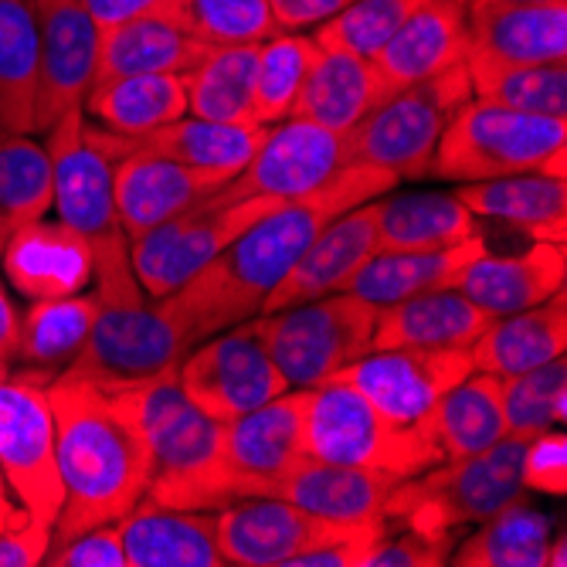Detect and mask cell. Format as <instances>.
<instances>
[{
    "mask_svg": "<svg viewBox=\"0 0 567 567\" xmlns=\"http://www.w3.org/2000/svg\"><path fill=\"white\" fill-rule=\"evenodd\" d=\"M398 184L401 177L384 167L347 164L317 190L282 200L262 221L245 228L194 279L164 296V306L177 320L187 347L259 317L266 296L299 262L309 241L337 215L394 190Z\"/></svg>",
    "mask_w": 567,
    "mask_h": 567,
    "instance_id": "obj_1",
    "label": "cell"
},
{
    "mask_svg": "<svg viewBox=\"0 0 567 567\" xmlns=\"http://www.w3.org/2000/svg\"><path fill=\"white\" fill-rule=\"evenodd\" d=\"M48 401L62 480V509L51 537L116 524L150 486V449L126 388L55 378L48 381Z\"/></svg>",
    "mask_w": 567,
    "mask_h": 567,
    "instance_id": "obj_2",
    "label": "cell"
},
{
    "mask_svg": "<svg viewBox=\"0 0 567 567\" xmlns=\"http://www.w3.org/2000/svg\"><path fill=\"white\" fill-rule=\"evenodd\" d=\"M95 320L82 353L59 378L136 388L177 371L190 350L164 299H150L130 266V238L95 245Z\"/></svg>",
    "mask_w": 567,
    "mask_h": 567,
    "instance_id": "obj_3",
    "label": "cell"
},
{
    "mask_svg": "<svg viewBox=\"0 0 567 567\" xmlns=\"http://www.w3.org/2000/svg\"><path fill=\"white\" fill-rule=\"evenodd\" d=\"M150 449L146 496L177 509H221V439L215 422L184 394L177 371L126 388Z\"/></svg>",
    "mask_w": 567,
    "mask_h": 567,
    "instance_id": "obj_4",
    "label": "cell"
},
{
    "mask_svg": "<svg viewBox=\"0 0 567 567\" xmlns=\"http://www.w3.org/2000/svg\"><path fill=\"white\" fill-rule=\"evenodd\" d=\"M567 174V116H537L470 99L449 123L429 177L476 184L509 174Z\"/></svg>",
    "mask_w": 567,
    "mask_h": 567,
    "instance_id": "obj_5",
    "label": "cell"
},
{
    "mask_svg": "<svg viewBox=\"0 0 567 567\" xmlns=\"http://www.w3.org/2000/svg\"><path fill=\"white\" fill-rule=\"evenodd\" d=\"M524 442L506 435L503 442L462 458H445L394 486L384 503V520L419 530H458L466 524H483L503 506L527 499L520 476Z\"/></svg>",
    "mask_w": 567,
    "mask_h": 567,
    "instance_id": "obj_6",
    "label": "cell"
},
{
    "mask_svg": "<svg viewBox=\"0 0 567 567\" xmlns=\"http://www.w3.org/2000/svg\"><path fill=\"white\" fill-rule=\"evenodd\" d=\"M306 455L337 466L381 470L398 480L422 476L445 462L435 439L388 425L381 411L343 378L309 388Z\"/></svg>",
    "mask_w": 567,
    "mask_h": 567,
    "instance_id": "obj_7",
    "label": "cell"
},
{
    "mask_svg": "<svg viewBox=\"0 0 567 567\" xmlns=\"http://www.w3.org/2000/svg\"><path fill=\"white\" fill-rule=\"evenodd\" d=\"M470 99L473 82L466 65L391 92L347 133L353 164L384 167L401 181L429 177L449 123Z\"/></svg>",
    "mask_w": 567,
    "mask_h": 567,
    "instance_id": "obj_8",
    "label": "cell"
},
{
    "mask_svg": "<svg viewBox=\"0 0 567 567\" xmlns=\"http://www.w3.org/2000/svg\"><path fill=\"white\" fill-rule=\"evenodd\" d=\"M251 320L289 388H317L371 350L378 306L330 292Z\"/></svg>",
    "mask_w": 567,
    "mask_h": 567,
    "instance_id": "obj_9",
    "label": "cell"
},
{
    "mask_svg": "<svg viewBox=\"0 0 567 567\" xmlns=\"http://www.w3.org/2000/svg\"><path fill=\"white\" fill-rule=\"evenodd\" d=\"M48 133L51 208L92 248L126 238L116 215V164L130 153V136L95 126L82 106L69 110Z\"/></svg>",
    "mask_w": 567,
    "mask_h": 567,
    "instance_id": "obj_10",
    "label": "cell"
},
{
    "mask_svg": "<svg viewBox=\"0 0 567 567\" xmlns=\"http://www.w3.org/2000/svg\"><path fill=\"white\" fill-rule=\"evenodd\" d=\"M282 200L241 197L231 200L221 190L197 200L194 208L161 221L130 241V266L150 299H164L194 279L221 248H228L245 228L262 221Z\"/></svg>",
    "mask_w": 567,
    "mask_h": 567,
    "instance_id": "obj_11",
    "label": "cell"
},
{
    "mask_svg": "<svg viewBox=\"0 0 567 567\" xmlns=\"http://www.w3.org/2000/svg\"><path fill=\"white\" fill-rule=\"evenodd\" d=\"M473 371L476 368L470 350L394 347V350H368L337 378L350 381L364 394L381 411V419L388 425L435 439L432 419L442 394L455 388L462 378H470Z\"/></svg>",
    "mask_w": 567,
    "mask_h": 567,
    "instance_id": "obj_12",
    "label": "cell"
},
{
    "mask_svg": "<svg viewBox=\"0 0 567 567\" xmlns=\"http://www.w3.org/2000/svg\"><path fill=\"white\" fill-rule=\"evenodd\" d=\"M177 381L184 394L215 422H231L289 391V381L269 357L255 320L194 343L177 364Z\"/></svg>",
    "mask_w": 567,
    "mask_h": 567,
    "instance_id": "obj_13",
    "label": "cell"
},
{
    "mask_svg": "<svg viewBox=\"0 0 567 567\" xmlns=\"http://www.w3.org/2000/svg\"><path fill=\"white\" fill-rule=\"evenodd\" d=\"M309 388H289L279 398L225 422L221 489L225 506L245 496H276L282 480L306 458Z\"/></svg>",
    "mask_w": 567,
    "mask_h": 567,
    "instance_id": "obj_14",
    "label": "cell"
},
{
    "mask_svg": "<svg viewBox=\"0 0 567 567\" xmlns=\"http://www.w3.org/2000/svg\"><path fill=\"white\" fill-rule=\"evenodd\" d=\"M0 476L31 517L55 527L62 480L55 466V419L48 381L0 378Z\"/></svg>",
    "mask_w": 567,
    "mask_h": 567,
    "instance_id": "obj_15",
    "label": "cell"
},
{
    "mask_svg": "<svg viewBox=\"0 0 567 567\" xmlns=\"http://www.w3.org/2000/svg\"><path fill=\"white\" fill-rule=\"evenodd\" d=\"M350 157L347 133L327 130L320 123H309L299 116H286L266 130L262 146L255 157L221 187L225 197H302L340 174Z\"/></svg>",
    "mask_w": 567,
    "mask_h": 567,
    "instance_id": "obj_16",
    "label": "cell"
},
{
    "mask_svg": "<svg viewBox=\"0 0 567 567\" xmlns=\"http://www.w3.org/2000/svg\"><path fill=\"white\" fill-rule=\"evenodd\" d=\"M31 8L38 18L34 133H44L85 102L95 82L99 31L82 0H31Z\"/></svg>",
    "mask_w": 567,
    "mask_h": 567,
    "instance_id": "obj_17",
    "label": "cell"
},
{
    "mask_svg": "<svg viewBox=\"0 0 567 567\" xmlns=\"http://www.w3.org/2000/svg\"><path fill=\"white\" fill-rule=\"evenodd\" d=\"M360 524V520H357ZM353 524L313 517L282 496H245L215 509V534L225 564L231 567H292Z\"/></svg>",
    "mask_w": 567,
    "mask_h": 567,
    "instance_id": "obj_18",
    "label": "cell"
},
{
    "mask_svg": "<svg viewBox=\"0 0 567 567\" xmlns=\"http://www.w3.org/2000/svg\"><path fill=\"white\" fill-rule=\"evenodd\" d=\"M231 177L218 171H197L157 153L130 150L116 164V215L126 238H140L143 231L157 228L161 221L194 208L197 200L218 194Z\"/></svg>",
    "mask_w": 567,
    "mask_h": 567,
    "instance_id": "obj_19",
    "label": "cell"
},
{
    "mask_svg": "<svg viewBox=\"0 0 567 567\" xmlns=\"http://www.w3.org/2000/svg\"><path fill=\"white\" fill-rule=\"evenodd\" d=\"M0 269L21 296L59 299L92 289L95 251L69 225L41 218L8 235Z\"/></svg>",
    "mask_w": 567,
    "mask_h": 567,
    "instance_id": "obj_20",
    "label": "cell"
},
{
    "mask_svg": "<svg viewBox=\"0 0 567 567\" xmlns=\"http://www.w3.org/2000/svg\"><path fill=\"white\" fill-rule=\"evenodd\" d=\"M378 251V228H374V200L357 204V208L337 215L313 241L306 245L299 262L286 272V279L266 296L262 313H276L286 306H299L340 292L347 279L364 266Z\"/></svg>",
    "mask_w": 567,
    "mask_h": 567,
    "instance_id": "obj_21",
    "label": "cell"
},
{
    "mask_svg": "<svg viewBox=\"0 0 567 567\" xmlns=\"http://www.w3.org/2000/svg\"><path fill=\"white\" fill-rule=\"evenodd\" d=\"M374 65L381 69L391 92L435 79L470 59V21L466 8L455 0H425L378 51Z\"/></svg>",
    "mask_w": 567,
    "mask_h": 567,
    "instance_id": "obj_22",
    "label": "cell"
},
{
    "mask_svg": "<svg viewBox=\"0 0 567 567\" xmlns=\"http://www.w3.org/2000/svg\"><path fill=\"white\" fill-rule=\"evenodd\" d=\"M564 245L534 241L517 255H489L486 248L462 269L455 289L466 292L486 317H509L564 292Z\"/></svg>",
    "mask_w": 567,
    "mask_h": 567,
    "instance_id": "obj_23",
    "label": "cell"
},
{
    "mask_svg": "<svg viewBox=\"0 0 567 567\" xmlns=\"http://www.w3.org/2000/svg\"><path fill=\"white\" fill-rule=\"evenodd\" d=\"M116 524L126 567H225L215 509H177L143 496Z\"/></svg>",
    "mask_w": 567,
    "mask_h": 567,
    "instance_id": "obj_24",
    "label": "cell"
},
{
    "mask_svg": "<svg viewBox=\"0 0 567 567\" xmlns=\"http://www.w3.org/2000/svg\"><path fill=\"white\" fill-rule=\"evenodd\" d=\"M493 317L455 286L429 289L378 309L371 350H470Z\"/></svg>",
    "mask_w": 567,
    "mask_h": 567,
    "instance_id": "obj_25",
    "label": "cell"
},
{
    "mask_svg": "<svg viewBox=\"0 0 567 567\" xmlns=\"http://www.w3.org/2000/svg\"><path fill=\"white\" fill-rule=\"evenodd\" d=\"M388 95L391 85L384 82L374 59L340 48H320L289 116L320 123L337 133H350Z\"/></svg>",
    "mask_w": 567,
    "mask_h": 567,
    "instance_id": "obj_26",
    "label": "cell"
},
{
    "mask_svg": "<svg viewBox=\"0 0 567 567\" xmlns=\"http://www.w3.org/2000/svg\"><path fill=\"white\" fill-rule=\"evenodd\" d=\"M476 218H496L534 241H567V184L540 171L509 174L452 190Z\"/></svg>",
    "mask_w": 567,
    "mask_h": 567,
    "instance_id": "obj_27",
    "label": "cell"
},
{
    "mask_svg": "<svg viewBox=\"0 0 567 567\" xmlns=\"http://www.w3.org/2000/svg\"><path fill=\"white\" fill-rule=\"evenodd\" d=\"M470 59L499 65L567 62V4H517L466 14Z\"/></svg>",
    "mask_w": 567,
    "mask_h": 567,
    "instance_id": "obj_28",
    "label": "cell"
},
{
    "mask_svg": "<svg viewBox=\"0 0 567 567\" xmlns=\"http://www.w3.org/2000/svg\"><path fill=\"white\" fill-rule=\"evenodd\" d=\"M398 483H404V480L381 473V470L337 466V462H320V458L306 455L282 480L276 496L296 503L299 509L313 513V517L337 520V524H357V520L384 517V503Z\"/></svg>",
    "mask_w": 567,
    "mask_h": 567,
    "instance_id": "obj_29",
    "label": "cell"
},
{
    "mask_svg": "<svg viewBox=\"0 0 567 567\" xmlns=\"http://www.w3.org/2000/svg\"><path fill=\"white\" fill-rule=\"evenodd\" d=\"M208 51L212 44H204L200 38L184 31L167 14L133 18L99 34L95 82L120 79V75H150V72L187 75L208 59Z\"/></svg>",
    "mask_w": 567,
    "mask_h": 567,
    "instance_id": "obj_30",
    "label": "cell"
},
{
    "mask_svg": "<svg viewBox=\"0 0 567 567\" xmlns=\"http://www.w3.org/2000/svg\"><path fill=\"white\" fill-rule=\"evenodd\" d=\"M567 350V299L564 292L520 309V313L496 317L470 347L473 368L489 378H513L540 368Z\"/></svg>",
    "mask_w": 567,
    "mask_h": 567,
    "instance_id": "obj_31",
    "label": "cell"
},
{
    "mask_svg": "<svg viewBox=\"0 0 567 567\" xmlns=\"http://www.w3.org/2000/svg\"><path fill=\"white\" fill-rule=\"evenodd\" d=\"M378 251H435L480 235L476 215L455 194L404 190L374 197Z\"/></svg>",
    "mask_w": 567,
    "mask_h": 567,
    "instance_id": "obj_32",
    "label": "cell"
},
{
    "mask_svg": "<svg viewBox=\"0 0 567 567\" xmlns=\"http://www.w3.org/2000/svg\"><path fill=\"white\" fill-rule=\"evenodd\" d=\"M486 248V241L476 235L452 248L435 251H374L371 259L360 266L340 292H350L371 306H391L398 299L419 296L429 289H449L458 282L476 255Z\"/></svg>",
    "mask_w": 567,
    "mask_h": 567,
    "instance_id": "obj_33",
    "label": "cell"
},
{
    "mask_svg": "<svg viewBox=\"0 0 567 567\" xmlns=\"http://www.w3.org/2000/svg\"><path fill=\"white\" fill-rule=\"evenodd\" d=\"M82 113L110 133L146 136L181 116H187V89L184 75L150 72V75H120L92 82Z\"/></svg>",
    "mask_w": 567,
    "mask_h": 567,
    "instance_id": "obj_34",
    "label": "cell"
},
{
    "mask_svg": "<svg viewBox=\"0 0 567 567\" xmlns=\"http://www.w3.org/2000/svg\"><path fill=\"white\" fill-rule=\"evenodd\" d=\"M269 126H231V123H212L197 116H181L146 136L130 140V150L157 153V157L197 167V171H218L225 177H235L262 146Z\"/></svg>",
    "mask_w": 567,
    "mask_h": 567,
    "instance_id": "obj_35",
    "label": "cell"
},
{
    "mask_svg": "<svg viewBox=\"0 0 567 567\" xmlns=\"http://www.w3.org/2000/svg\"><path fill=\"white\" fill-rule=\"evenodd\" d=\"M95 320V296L75 292L59 299H31L21 317L18 360L34 368L38 378L55 381L82 353Z\"/></svg>",
    "mask_w": 567,
    "mask_h": 567,
    "instance_id": "obj_36",
    "label": "cell"
},
{
    "mask_svg": "<svg viewBox=\"0 0 567 567\" xmlns=\"http://www.w3.org/2000/svg\"><path fill=\"white\" fill-rule=\"evenodd\" d=\"M255 55H259V44L212 48L208 59L184 75L187 113L212 123L259 126L255 120Z\"/></svg>",
    "mask_w": 567,
    "mask_h": 567,
    "instance_id": "obj_37",
    "label": "cell"
},
{
    "mask_svg": "<svg viewBox=\"0 0 567 567\" xmlns=\"http://www.w3.org/2000/svg\"><path fill=\"white\" fill-rule=\"evenodd\" d=\"M432 432H435L445 458L476 455V452L503 442L509 432H506V415H503L499 378L473 371L455 388H449L435 408Z\"/></svg>",
    "mask_w": 567,
    "mask_h": 567,
    "instance_id": "obj_38",
    "label": "cell"
},
{
    "mask_svg": "<svg viewBox=\"0 0 567 567\" xmlns=\"http://www.w3.org/2000/svg\"><path fill=\"white\" fill-rule=\"evenodd\" d=\"M38 18L31 0H0V133H34Z\"/></svg>",
    "mask_w": 567,
    "mask_h": 567,
    "instance_id": "obj_39",
    "label": "cell"
},
{
    "mask_svg": "<svg viewBox=\"0 0 567 567\" xmlns=\"http://www.w3.org/2000/svg\"><path fill=\"white\" fill-rule=\"evenodd\" d=\"M550 520L527 499H517L480 524L473 537L452 547L449 564L458 567H547Z\"/></svg>",
    "mask_w": 567,
    "mask_h": 567,
    "instance_id": "obj_40",
    "label": "cell"
},
{
    "mask_svg": "<svg viewBox=\"0 0 567 567\" xmlns=\"http://www.w3.org/2000/svg\"><path fill=\"white\" fill-rule=\"evenodd\" d=\"M51 212V161L31 133H0V238Z\"/></svg>",
    "mask_w": 567,
    "mask_h": 567,
    "instance_id": "obj_41",
    "label": "cell"
},
{
    "mask_svg": "<svg viewBox=\"0 0 567 567\" xmlns=\"http://www.w3.org/2000/svg\"><path fill=\"white\" fill-rule=\"evenodd\" d=\"M473 99L493 102L517 113L537 116H567V65L544 62V65H499L466 59Z\"/></svg>",
    "mask_w": 567,
    "mask_h": 567,
    "instance_id": "obj_42",
    "label": "cell"
},
{
    "mask_svg": "<svg viewBox=\"0 0 567 567\" xmlns=\"http://www.w3.org/2000/svg\"><path fill=\"white\" fill-rule=\"evenodd\" d=\"M317 55L320 44L306 31H279L259 41V55H255V120L259 126H272L289 116Z\"/></svg>",
    "mask_w": 567,
    "mask_h": 567,
    "instance_id": "obj_43",
    "label": "cell"
},
{
    "mask_svg": "<svg viewBox=\"0 0 567 567\" xmlns=\"http://www.w3.org/2000/svg\"><path fill=\"white\" fill-rule=\"evenodd\" d=\"M506 432L530 439L537 432L557 429L567 419V360L554 357L540 368L499 381Z\"/></svg>",
    "mask_w": 567,
    "mask_h": 567,
    "instance_id": "obj_44",
    "label": "cell"
},
{
    "mask_svg": "<svg viewBox=\"0 0 567 567\" xmlns=\"http://www.w3.org/2000/svg\"><path fill=\"white\" fill-rule=\"evenodd\" d=\"M167 18L212 48L259 44L279 34L269 0H171Z\"/></svg>",
    "mask_w": 567,
    "mask_h": 567,
    "instance_id": "obj_45",
    "label": "cell"
},
{
    "mask_svg": "<svg viewBox=\"0 0 567 567\" xmlns=\"http://www.w3.org/2000/svg\"><path fill=\"white\" fill-rule=\"evenodd\" d=\"M422 4L425 0H353L337 18L323 21L313 38L320 48H340L371 59Z\"/></svg>",
    "mask_w": 567,
    "mask_h": 567,
    "instance_id": "obj_46",
    "label": "cell"
},
{
    "mask_svg": "<svg viewBox=\"0 0 567 567\" xmlns=\"http://www.w3.org/2000/svg\"><path fill=\"white\" fill-rule=\"evenodd\" d=\"M455 547V530H419L388 524L364 567H442Z\"/></svg>",
    "mask_w": 567,
    "mask_h": 567,
    "instance_id": "obj_47",
    "label": "cell"
},
{
    "mask_svg": "<svg viewBox=\"0 0 567 567\" xmlns=\"http://www.w3.org/2000/svg\"><path fill=\"white\" fill-rule=\"evenodd\" d=\"M44 564L51 567H126L120 524H99L72 537H51Z\"/></svg>",
    "mask_w": 567,
    "mask_h": 567,
    "instance_id": "obj_48",
    "label": "cell"
},
{
    "mask_svg": "<svg viewBox=\"0 0 567 567\" xmlns=\"http://www.w3.org/2000/svg\"><path fill=\"white\" fill-rule=\"evenodd\" d=\"M520 476L524 486L534 493H550V496L567 493V439L560 429L537 432L524 442Z\"/></svg>",
    "mask_w": 567,
    "mask_h": 567,
    "instance_id": "obj_49",
    "label": "cell"
},
{
    "mask_svg": "<svg viewBox=\"0 0 567 567\" xmlns=\"http://www.w3.org/2000/svg\"><path fill=\"white\" fill-rule=\"evenodd\" d=\"M51 547V524L24 513L21 520L0 530V567H38Z\"/></svg>",
    "mask_w": 567,
    "mask_h": 567,
    "instance_id": "obj_50",
    "label": "cell"
},
{
    "mask_svg": "<svg viewBox=\"0 0 567 567\" xmlns=\"http://www.w3.org/2000/svg\"><path fill=\"white\" fill-rule=\"evenodd\" d=\"M347 4L353 0H269V11L279 31H306L337 18Z\"/></svg>",
    "mask_w": 567,
    "mask_h": 567,
    "instance_id": "obj_51",
    "label": "cell"
},
{
    "mask_svg": "<svg viewBox=\"0 0 567 567\" xmlns=\"http://www.w3.org/2000/svg\"><path fill=\"white\" fill-rule=\"evenodd\" d=\"M82 8L89 11L95 31H110L116 24H126L133 18L146 14H167L171 0H82Z\"/></svg>",
    "mask_w": 567,
    "mask_h": 567,
    "instance_id": "obj_52",
    "label": "cell"
},
{
    "mask_svg": "<svg viewBox=\"0 0 567 567\" xmlns=\"http://www.w3.org/2000/svg\"><path fill=\"white\" fill-rule=\"evenodd\" d=\"M18 337H21V317L4 286H0V371L4 374H11V364L18 360Z\"/></svg>",
    "mask_w": 567,
    "mask_h": 567,
    "instance_id": "obj_53",
    "label": "cell"
},
{
    "mask_svg": "<svg viewBox=\"0 0 567 567\" xmlns=\"http://www.w3.org/2000/svg\"><path fill=\"white\" fill-rule=\"evenodd\" d=\"M517 4H567V0H466V14L489 8H517Z\"/></svg>",
    "mask_w": 567,
    "mask_h": 567,
    "instance_id": "obj_54",
    "label": "cell"
},
{
    "mask_svg": "<svg viewBox=\"0 0 567 567\" xmlns=\"http://www.w3.org/2000/svg\"><path fill=\"white\" fill-rule=\"evenodd\" d=\"M24 513H28V509H24L21 503H14V499H11L8 493H0V530H4V527H11L14 520H21Z\"/></svg>",
    "mask_w": 567,
    "mask_h": 567,
    "instance_id": "obj_55",
    "label": "cell"
},
{
    "mask_svg": "<svg viewBox=\"0 0 567 567\" xmlns=\"http://www.w3.org/2000/svg\"><path fill=\"white\" fill-rule=\"evenodd\" d=\"M564 564H567V540L557 534L547 544V567H564Z\"/></svg>",
    "mask_w": 567,
    "mask_h": 567,
    "instance_id": "obj_56",
    "label": "cell"
},
{
    "mask_svg": "<svg viewBox=\"0 0 567 567\" xmlns=\"http://www.w3.org/2000/svg\"><path fill=\"white\" fill-rule=\"evenodd\" d=\"M8 489V483H4V476H0V493H4Z\"/></svg>",
    "mask_w": 567,
    "mask_h": 567,
    "instance_id": "obj_57",
    "label": "cell"
},
{
    "mask_svg": "<svg viewBox=\"0 0 567 567\" xmlns=\"http://www.w3.org/2000/svg\"><path fill=\"white\" fill-rule=\"evenodd\" d=\"M455 4H458V8H466V0H455Z\"/></svg>",
    "mask_w": 567,
    "mask_h": 567,
    "instance_id": "obj_58",
    "label": "cell"
},
{
    "mask_svg": "<svg viewBox=\"0 0 567 567\" xmlns=\"http://www.w3.org/2000/svg\"><path fill=\"white\" fill-rule=\"evenodd\" d=\"M0 255H4V238H0Z\"/></svg>",
    "mask_w": 567,
    "mask_h": 567,
    "instance_id": "obj_59",
    "label": "cell"
},
{
    "mask_svg": "<svg viewBox=\"0 0 567 567\" xmlns=\"http://www.w3.org/2000/svg\"><path fill=\"white\" fill-rule=\"evenodd\" d=\"M0 378H11V374H4V371H0Z\"/></svg>",
    "mask_w": 567,
    "mask_h": 567,
    "instance_id": "obj_60",
    "label": "cell"
}]
</instances>
